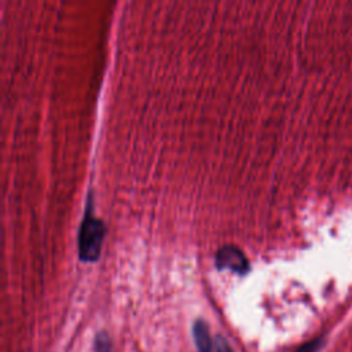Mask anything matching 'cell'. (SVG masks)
<instances>
[{"label":"cell","mask_w":352,"mask_h":352,"mask_svg":"<svg viewBox=\"0 0 352 352\" xmlns=\"http://www.w3.org/2000/svg\"><path fill=\"white\" fill-rule=\"evenodd\" d=\"M106 235L104 223L95 217L92 213V197L87 199V206L84 210L82 220L78 227L77 235V250L81 261L94 263L99 258L103 239Z\"/></svg>","instance_id":"cell-1"},{"label":"cell","mask_w":352,"mask_h":352,"mask_svg":"<svg viewBox=\"0 0 352 352\" xmlns=\"http://www.w3.org/2000/svg\"><path fill=\"white\" fill-rule=\"evenodd\" d=\"M214 263L219 270H231L239 275H245L250 270L245 253L235 245H223L214 256Z\"/></svg>","instance_id":"cell-2"},{"label":"cell","mask_w":352,"mask_h":352,"mask_svg":"<svg viewBox=\"0 0 352 352\" xmlns=\"http://www.w3.org/2000/svg\"><path fill=\"white\" fill-rule=\"evenodd\" d=\"M192 337L198 352H213L214 344L210 338L209 327L204 319H197L192 324Z\"/></svg>","instance_id":"cell-3"},{"label":"cell","mask_w":352,"mask_h":352,"mask_svg":"<svg viewBox=\"0 0 352 352\" xmlns=\"http://www.w3.org/2000/svg\"><path fill=\"white\" fill-rule=\"evenodd\" d=\"M95 352H111V341L107 333H98L95 337Z\"/></svg>","instance_id":"cell-4"},{"label":"cell","mask_w":352,"mask_h":352,"mask_svg":"<svg viewBox=\"0 0 352 352\" xmlns=\"http://www.w3.org/2000/svg\"><path fill=\"white\" fill-rule=\"evenodd\" d=\"M214 349H216V352H234L231 349L230 344L227 342V340L223 338L221 336L216 337V340H214Z\"/></svg>","instance_id":"cell-5"},{"label":"cell","mask_w":352,"mask_h":352,"mask_svg":"<svg viewBox=\"0 0 352 352\" xmlns=\"http://www.w3.org/2000/svg\"><path fill=\"white\" fill-rule=\"evenodd\" d=\"M320 344H322L320 340H312V341L304 344L302 346H300L296 352H315L320 346Z\"/></svg>","instance_id":"cell-6"}]
</instances>
